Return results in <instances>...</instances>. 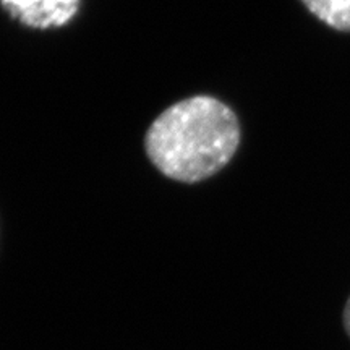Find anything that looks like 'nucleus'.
<instances>
[{"label":"nucleus","instance_id":"f257e3e1","mask_svg":"<svg viewBox=\"0 0 350 350\" xmlns=\"http://www.w3.org/2000/svg\"><path fill=\"white\" fill-rule=\"evenodd\" d=\"M239 144L237 116L213 96L178 100L156 117L144 137L156 169L183 183L213 177L230 163Z\"/></svg>","mask_w":350,"mask_h":350},{"label":"nucleus","instance_id":"f03ea898","mask_svg":"<svg viewBox=\"0 0 350 350\" xmlns=\"http://www.w3.org/2000/svg\"><path fill=\"white\" fill-rule=\"evenodd\" d=\"M13 20L34 29L59 28L78 13L80 0H0Z\"/></svg>","mask_w":350,"mask_h":350},{"label":"nucleus","instance_id":"7ed1b4c3","mask_svg":"<svg viewBox=\"0 0 350 350\" xmlns=\"http://www.w3.org/2000/svg\"><path fill=\"white\" fill-rule=\"evenodd\" d=\"M319 21L342 33H350V0H301Z\"/></svg>","mask_w":350,"mask_h":350},{"label":"nucleus","instance_id":"20e7f679","mask_svg":"<svg viewBox=\"0 0 350 350\" xmlns=\"http://www.w3.org/2000/svg\"><path fill=\"white\" fill-rule=\"evenodd\" d=\"M342 323H344V329L350 338V297L347 299V301H345L344 313H342Z\"/></svg>","mask_w":350,"mask_h":350}]
</instances>
